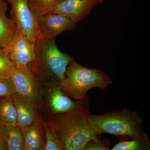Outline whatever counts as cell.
I'll list each match as a JSON object with an SVG mask.
<instances>
[{"label":"cell","instance_id":"16","mask_svg":"<svg viewBox=\"0 0 150 150\" xmlns=\"http://www.w3.org/2000/svg\"><path fill=\"white\" fill-rule=\"evenodd\" d=\"M150 141L148 134L139 139L120 141L110 150H149Z\"/></svg>","mask_w":150,"mask_h":150},{"label":"cell","instance_id":"21","mask_svg":"<svg viewBox=\"0 0 150 150\" xmlns=\"http://www.w3.org/2000/svg\"><path fill=\"white\" fill-rule=\"evenodd\" d=\"M16 93L10 78L0 77V97H11Z\"/></svg>","mask_w":150,"mask_h":150},{"label":"cell","instance_id":"7","mask_svg":"<svg viewBox=\"0 0 150 150\" xmlns=\"http://www.w3.org/2000/svg\"><path fill=\"white\" fill-rule=\"evenodd\" d=\"M53 84L49 92L48 103L54 115L74 111L90 112L88 97L81 100H73L62 90L58 82L53 79Z\"/></svg>","mask_w":150,"mask_h":150},{"label":"cell","instance_id":"6","mask_svg":"<svg viewBox=\"0 0 150 150\" xmlns=\"http://www.w3.org/2000/svg\"><path fill=\"white\" fill-rule=\"evenodd\" d=\"M4 49L15 67L17 68H30L36 56L35 44L18 28L10 43Z\"/></svg>","mask_w":150,"mask_h":150},{"label":"cell","instance_id":"15","mask_svg":"<svg viewBox=\"0 0 150 150\" xmlns=\"http://www.w3.org/2000/svg\"><path fill=\"white\" fill-rule=\"evenodd\" d=\"M7 150H25L22 131L17 124L6 126Z\"/></svg>","mask_w":150,"mask_h":150},{"label":"cell","instance_id":"19","mask_svg":"<svg viewBox=\"0 0 150 150\" xmlns=\"http://www.w3.org/2000/svg\"><path fill=\"white\" fill-rule=\"evenodd\" d=\"M46 143L43 149L45 150H63L61 143L53 131L48 126L45 127Z\"/></svg>","mask_w":150,"mask_h":150},{"label":"cell","instance_id":"8","mask_svg":"<svg viewBox=\"0 0 150 150\" xmlns=\"http://www.w3.org/2000/svg\"><path fill=\"white\" fill-rule=\"evenodd\" d=\"M16 92L36 104L40 99V88L31 68L15 67L10 75Z\"/></svg>","mask_w":150,"mask_h":150},{"label":"cell","instance_id":"10","mask_svg":"<svg viewBox=\"0 0 150 150\" xmlns=\"http://www.w3.org/2000/svg\"><path fill=\"white\" fill-rule=\"evenodd\" d=\"M104 0H63L51 12L69 19L75 24L80 21Z\"/></svg>","mask_w":150,"mask_h":150},{"label":"cell","instance_id":"4","mask_svg":"<svg viewBox=\"0 0 150 150\" xmlns=\"http://www.w3.org/2000/svg\"><path fill=\"white\" fill-rule=\"evenodd\" d=\"M56 40L40 38L35 43L36 56L31 69L59 83L64 79L67 67L74 59L58 49Z\"/></svg>","mask_w":150,"mask_h":150},{"label":"cell","instance_id":"20","mask_svg":"<svg viewBox=\"0 0 150 150\" xmlns=\"http://www.w3.org/2000/svg\"><path fill=\"white\" fill-rule=\"evenodd\" d=\"M110 141L101 138L93 139L88 141L84 146L83 150H110Z\"/></svg>","mask_w":150,"mask_h":150},{"label":"cell","instance_id":"11","mask_svg":"<svg viewBox=\"0 0 150 150\" xmlns=\"http://www.w3.org/2000/svg\"><path fill=\"white\" fill-rule=\"evenodd\" d=\"M11 97L16 108L17 124L21 129L38 121L35 103L16 93Z\"/></svg>","mask_w":150,"mask_h":150},{"label":"cell","instance_id":"17","mask_svg":"<svg viewBox=\"0 0 150 150\" xmlns=\"http://www.w3.org/2000/svg\"><path fill=\"white\" fill-rule=\"evenodd\" d=\"M63 0H28V6L35 17L51 12Z\"/></svg>","mask_w":150,"mask_h":150},{"label":"cell","instance_id":"1","mask_svg":"<svg viewBox=\"0 0 150 150\" xmlns=\"http://www.w3.org/2000/svg\"><path fill=\"white\" fill-rule=\"evenodd\" d=\"M89 112L74 111L53 115L48 126L62 145L63 150H83L88 141L102 138V134L89 123Z\"/></svg>","mask_w":150,"mask_h":150},{"label":"cell","instance_id":"3","mask_svg":"<svg viewBox=\"0 0 150 150\" xmlns=\"http://www.w3.org/2000/svg\"><path fill=\"white\" fill-rule=\"evenodd\" d=\"M112 83L102 70L84 67L74 60L67 67L64 80L59 83L65 94L76 100L84 99L87 92L94 88L104 90Z\"/></svg>","mask_w":150,"mask_h":150},{"label":"cell","instance_id":"22","mask_svg":"<svg viewBox=\"0 0 150 150\" xmlns=\"http://www.w3.org/2000/svg\"><path fill=\"white\" fill-rule=\"evenodd\" d=\"M0 150H7L6 125L0 121Z\"/></svg>","mask_w":150,"mask_h":150},{"label":"cell","instance_id":"14","mask_svg":"<svg viewBox=\"0 0 150 150\" xmlns=\"http://www.w3.org/2000/svg\"><path fill=\"white\" fill-rule=\"evenodd\" d=\"M0 121L6 126L17 124L16 108L11 97L0 99Z\"/></svg>","mask_w":150,"mask_h":150},{"label":"cell","instance_id":"2","mask_svg":"<svg viewBox=\"0 0 150 150\" xmlns=\"http://www.w3.org/2000/svg\"><path fill=\"white\" fill-rule=\"evenodd\" d=\"M87 119L90 125L100 133L113 135L119 141L139 139L147 134L142 130L143 119L137 110L124 108L101 115L89 112Z\"/></svg>","mask_w":150,"mask_h":150},{"label":"cell","instance_id":"5","mask_svg":"<svg viewBox=\"0 0 150 150\" xmlns=\"http://www.w3.org/2000/svg\"><path fill=\"white\" fill-rule=\"evenodd\" d=\"M11 6L10 18L17 28L32 43L41 38L36 18L28 6V0H6Z\"/></svg>","mask_w":150,"mask_h":150},{"label":"cell","instance_id":"9","mask_svg":"<svg viewBox=\"0 0 150 150\" xmlns=\"http://www.w3.org/2000/svg\"><path fill=\"white\" fill-rule=\"evenodd\" d=\"M41 38H56L61 33L74 29L76 24L69 19L53 13L35 17Z\"/></svg>","mask_w":150,"mask_h":150},{"label":"cell","instance_id":"13","mask_svg":"<svg viewBox=\"0 0 150 150\" xmlns=\"http://www.w3.org/2000/svg\"><path fill=\"white\" fill-rule=\"evenodd\" d=\"M25 150L42 149L44 147L41 125L38 121L22 129Z\"/></svg>","mask_w":150,"mask_h":150},{"label":"cell","instance_id":"12","mask_svg":"<svg viewBox=\"0 0 150 150\" xmlns=\"http://www.w3.org/2000/svg\"><path fill=\"white\" fill-rule=\"evenodd\" d=\"M6 1L0 0V48L8 46L17 29L14 21L6 16L8 8Z\"/></svg>","mask_w":150,"mask_h":150},{"label":"cell","instance_id":"18","mask_svg":"<svg viewBox=\"0 0 150 150\" xmlns=\"http://www.w3.org/2000/svg\"><path fill=\"white\" fill-rule=\"evenodd\" d=\"M15 67L4 48H0V77L9 78Z\"/></svg>","mask_w":150,"mask_h":150}]
</instances>
